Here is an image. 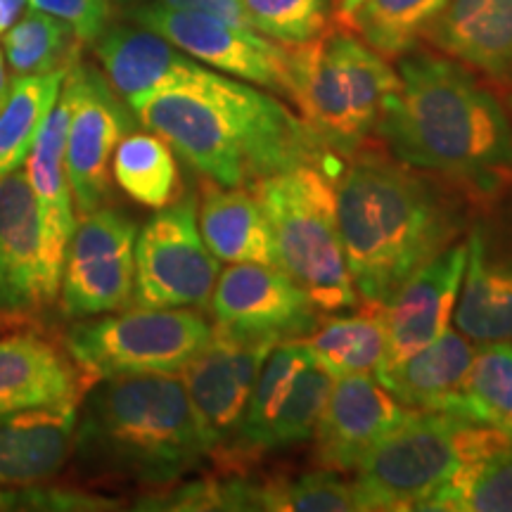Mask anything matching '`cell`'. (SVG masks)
I'll use <instances>...</instances> for the list:
<instances>
[{"label":"cell","instance_id":"cell-1","mask_svg":"<svg viewBox=\"0 0 512 512\" xmlns=\"http://www.w3.org/2000/svg\"><path fill=\"white\" fill-rule=\"evenodd\" d=\"M337 221L356 297L384 306L411 275L463 238L479 202L387 150H361L335 178Z\"/></svg>","mask_w":512,"mask_h":512},{"label":"cell","instance_id":"cell-2","mask_svg":"<svg viewBox=\"0 0 512 512\" xmlns=\"http://www.w3.org/2000/svg\"><path fill=\"white\" fill-rule=\"evenodd\" d=\"M399 91L375 138L413 169L456 183L482 204L512 188V119L463 62L430 50L401 55Z\"/></svg>","mask_w":512,"mask_h":512},{"label":"cell","instance_id":"cell-3","mask_svg":"<svg viewBox=\"0 0 512 512\" xmlns=\"http://www.w3.org/2000/svg\"><path fill=\"white\" fill-rule=\"evenodd\" d=\"M140 124L223 188H254L299 164L339 166L273 95L204 67L133 107Z\"/></svg>","mask_w":512,"mask_h":512},{"label":"cell","instance_id":"cell-4","mask_svg":"<svg viewBox=\"0 0 512 512\" xmlns=\"http://www.w3.org/2000/svg\"><path fill=\"white\" fill-rule=\"evenodd\" d=\"M74 453L88 475L143 486H171L209 460L178 373L95 382L76 422Z\"/></svg>","mask_w":512,"mask_h":512},{"label":"cell","instance_id":"cell-5","mask_svg":"<svg viewBox=\"0 0 512 512\" xmlns=\"http://www.w3.org/2000/svg\"><path fill=\"white\" fill-rule=\"evenodd\" d=\"M290 48V100L318 143L351 157L375 136L384 102L399 91V74L377 50L349 31H325Z\"/></svg>","mask_w":512,"mask_h":512},{"label":"cell","instance_id":"cell-6","mask_svg":"<svg viewBox=\"0 0 512 512\" xmlns=\"http://www.w3.org/2000/svg\"><path fill=\"white\" fill-rule=\"evenodd\" d=\"M339 171L342 166L299 164L249 188L271 228L275 266L318 311L330 313L358 304L337 221Z\"/></svg>","mask_w":512,"mask_h":512},{"label":"cell","instance_id":"cell-7","mask_svg":"<svg viewBox=\"0 0 512 512\" xmlns=\"http://www.w3.org/2000/svg\"><path fill=\"white\" fill-rule=\"evenodd\" d=\"M512 434L453 411H415L358 463L351 489L358 510H418L434 491Z\"/></svg>","mask_w":512,"mask_h":512},{"label":"cell","instance_id":"cell-8","mask_svg":"<svg viewBox=\"0 0 512 512\" xmlns=\"http://www.w3.org/2000/svg\"><path fill=\"white\" fill-rule=\"evenodd\" d=\"M214 325L192 309H140L74 325L67 351L93 382L181 373L207 347Z\"/></svg>","mask_w":512,"mask_h":512},{"label":"cell","instance_id":"cell-9","mask_svg":"<svg viewBox=\"0 0 512 512\" xmlns=\"http://www.w3.org/2000/svg\"><path fill=\"white\" fill-rule=\"evenodd\" d=\"M332 382L335 377L313 358L306 339L275 344L256 375L228 472L311 441Z\"/></svg>","mask_w":512,"mask_h":512},{"label":"cell","instance_id":"cell-10","mask_svg":"<svg viewBox=\"0 0 512 512\" xmlns=\"http://www.w3.org/2000/svg\"><path fill=\"white\" fill-rule=\"evenodd\" d=\"M221 275L197 223V197L166 204L138 230L133 306L204 309Z\"/></svg>","mask_w":512,"mask_h":512},{"label":"cell","instance_id":"cell-11","mask_svg":"<svg viewBox=\"0 0 512 512\" xmlns=\"http://www.w3.org/2000/svg\"><path fill=\"white\" fill-rule=\"evenodd\" d=\"M126 15L164 36L192 60L290 98V48L283 43L195 10L136 3L128 5Z\"/></svg>","mask_w":512,"mask_h":512},{"label":"cell","instance_id":"cell-12","mask_svg":"<svg viewBox=\"0 0 512 512\" xmlns=\"http://www.w3.org/2000/svg\"><path fill=\"white\" fill-rule=\"evenodd\" d=\"M136 221L124 211L100 207L81 216L64 256L60 297L72 318L114 313L133 304Z\"/></svg>","mask_w":512,"mask_h":512},{"label":"cell","instance_id":"cell-13","mask_svg":"<svg viewBox=\"0 0 512 512\" xmlns=\"http://www.w3.org/2000/svg\"><path fill=\"white\" fill-rule=\"evenodd\" d=\"M465 235L456 330L475 344L512 342V188L479 204Z\"/></svg>","mask_w":512,"mask_h":512},{"label":"cell","instance_id":"cell-14","mask_svg":"<svg viewBox=\"0 0 512 512\" xmlns=\"http://www.w3.org/2000/svg\"><path fill=\"white\" fill-rule=\"evenodd\" d=\"M64 83L72 91L64 166L72 185L76 214L100 209L110 197L112 157L121 138L133 131V110L119 98L107 76L74 62Z\"/></svg>","mask_w":512,"mask_h":512},{"label":"cell","instance_id":"cell-15","mask_svg":"<svg viewBox=\"0 0 512 512\" xmlns=\"http://www.w3.org/2000/svg\"><path fill=\"white\" fill-rule=\"evenodd\" d=\"M273 347L275 344L235 339L214 328L207 347L178 373L207 444L209 460L223 470H230L256 375Z\"/></svg>","mask_w":512,"mask_h":512},{"label":"cell","instance_id":"cell-16","mask_svg":"<svg viewBox=\"0 0 512 512\" xmlns=\"http://www.w3.org/2000/svg\"><path fill=\"white\" fill-rule=\"evenodd\" d=\"M214 328L245 342L280 344L309 337L320 323L316 304L278 266L230 264L209 299Z\"/></svg>","mask_w":512,"mask_h":512},{"label":"cell","instance_id":"cell-17","mask_svg":"<svg viewBox=\"0 0 512 512\" xmlns=\"http://www.w3.org/2000/svg\"><path fill=\"white\" fill-rule=\"evenodd\" d=\"M415 411L401 406L375 375L335 377L316 434L318 467L354 472L380 441Z\"/></svg>","mask_w":512,"mask_h":512},{"label":"cell","instance_id":"cell-18","mask_svg":"<svg viewBox=\"0 0 512 512\" xmlns=\"http://www.w3.org/2000/svg\"><path fill=\"white\" fill-rule=\"evenodd\" d=\"M465 261L467 247L458 240L418 268L382 306L387 347L377 370L396 366L448 328L463 283Z\"/></svg>","mask_w":512,"mask_h":512},{"label":"cell","instance_id":"cell-19","mask_svg":"<svg viewBox=\"0 0 512 512\" xmlns=\"http://www.w3.org/2000/svg\"><path fill=\"white\" fill-rule=\"evenodd\" d=\"M55 297L43 261L41 214L19 169L0 178V311H31Z\"/></svg>","mask_w":512,"mask_h":512},{"label":"cell","instance_id":"cell-20","mask_svg":"<svg viewBox=\"0 0 512 512\" xmlns=\"http://www.w3.org/2000/svg\"><path fill=\"white\" fill-rule=\"evenodd\" d=\"M69 117H72V91L62 81L60 98L50 110L46 124L38 133L34 150L24 162V174L29 178L38 204V214H41L46 273L50 287L57 294H60L64 256H67L69 240H72L76 223H79L72 185H69L67 166H64Z\"/></svg>","mask_w":512,"mask_h":512},{"label":"cell","instance_id":"cell-21","mask_svg":"<svg viewBox=\"0 0 512 512\" xmlns=\"http://www.w3.org/2000/svg\"><path fill=\"white\" fill-rule=\"evenodd\" d=\"M81 399L0 413V486L27 489L53 479L74 453Z\"/></svg>","mask_w":512,"mask_h":512},{"label":"cell","instance_id":"cell-22","mask_svg":"<svg viewBox=\"0 0 512 512\" xmlns=\"http://www.w3.org/2000/svg\"><path fill=\"white\" fill-rule=\"evenodd\" d=\"M93 46L107 81L131 110L152 93L190 79L204 69L164 36L136 22L110 24Z\"/></svg>","mask_w":512,"mask_h":512},{"label":"cell","instance_id":"cell-23","mask_svg":"<svg viewBox=\"0 0 512 512\" xmlns=\"http://www.w3.org/2000/svg\"><path fill=\"white\" fill-rule=\"evenodd\" d=\"M425 38L439 53L512 86V0H448Z\"/></svg>","mask_w":512,"mask_h":512},{"label":"cell","instance_id":"cell-24","mask_svg":"<svg viewBox=\"0 0 512 512\" xmlns=\"http://www.w3.org/2000/svg\"><path fill=\"white\" fill-rule=\"evenodd\" d=\"M93 380L74 358L36 335L0 339V413L81 399Z\"/></svg>","mask_w":512,"mask_h":512},{"label":"cell","instance_id":"cell-25","mask_svg":"<svg viewBox=\"0 0 512 512\" xmlns=\"http://www.w3.org/2000/svg\"><path fill=\"white\" fill-rule=\"evenodd\" d=\"M475 342L460 330L446 328L434 342L387 370L377 382L411 411H456L460 387L475 358Z\"/></svg>","mask_w":512,"mask_h":512},{"label":"cell","instance_id":"cell-26","mask_svg":"<svg viewBox=\"0 0 512 512\" xmlns=\"http://www.w3.org/2000/svg\"><path fill=\"white\" fill-rule=\"evenodd\" d=\"M197 223L209 252L219 261L275 266L271 228L249 188H223L204 178Z\"/></svg>","mask_w":512,"mask_h":512},{"label":"cell","instance_id":"cell-27","mask_svg":"<svg viewBox=\"0 0 512 512\" xmlns=\"http://www.w3.org/2000/svg\"><path fill=\"white\" fill-rule=\"evenodd\" d=\"M67 72L12 76L8 98L0 102V178L24 169L38 133L60 98Z\"/></svg>","mask_w":512,"mask_h":512},{"label":"cell","instance_id":"cell-28","mask_svg":"<svg viewBox=\"0 0 512 512\" xmlns=\"http://www.w3.org/2000/svg\"><path fill=\"white\" fill-rule=\"evenodd\" d=\"M304 339L313 358L332 377L375 375L387 347L382 306H363L354 316L320 320Z\"/></svg>","mask_w":512,"mask_h":512},{"label":"cell","instance_id":"cell-29","mask_svg":"<svg viewBox=\"0 0 512 512\" xmlns=\"http://www.w3.org/2000/svg\"><path fill=\"white\" fill-rule=\"evenodd\" d=\"M114 181L131 200L150 209L174 202L178 164L169 143L157 133H128L112 157Z\"/></svg>","mask_w":512,"mask_h":512},{"label":"cell","instance_id":"cell-30","mask_svg":"<svg viewBox=\"0 0 512 512\" xmlns=\"http://www.w3.org/2000/svg\"><path fill=\"white\" fill-rule=\"evenodd\" d=\"M448 0H363L349 17L356 34L382 57L411 53Z\"/></svg>","mask_w":512,"mask_h":512},{"label":"cell","instance_id":"cell-31","mask_svg":"<svg viewBox=\"0 0 512 512\" xmlns=\"http://www.w3.org/2000/svg\"><path fill=\"white\" fill-rule=\"evenodd\" d=\"M79 38L72 27L48 12L29 8L3 36L5 60L12 76L50 74L69 69L79 53Z\"/></svg>","mask_w":512,"mask_h":512},{"label":"cell","instance_id":"cell-32","mask_svg":"<svg viewBox=\"0 0 512 512\" xmlns=\"http://www.w3.org/2000/svg\"><path fill=\"white\" fill-rule=\"evenodd\" d=\"M453 413L512 434V342H486L475 351Z\"/></svg>","mask_w":512,"mask_h":512},{"label":"cell","instance_id":"cell-33","mask_svg":"<svg viewBox=\"0 0 512 512\" xmlns=\"http://www.w3.org/2000/svg\"><path fill=\"white\" fill-rule=\"evenodd\" d=\"M418 510L512 512V441L434 491Z\"/></svg>","mask_w":512,"mask_h":512},{"label":"cell","instance_id":"cell-34","mask_svg":"<svg viewBox=\"0 0 512 512\" xmlns=\"http://www.w3.org/2000/svg\"><path fill=\"white\" fill-rule=\"evenodd\" d=\"M256 34L283 46H302L328 31L332 0H242Z\"/></svg>","mask_w":512,"mask_h":512},{"label":"cell","instance_id":"cell-35","mask_svg":"<svg viewBox=\"0 0 512 512\" xmlns=\"http://www.w3.org/2000/svg\"><path fill=\"white\" fill-rule=\"evenodd\" d=\"M268 510L273 512H354L358 510L351 482L342 472L318 470L292 479L268 477Z\"/></svg>","mask_w":512,"mask_h":512},{"label":"cell","instance_id":"cell-36","mask_svg":"<svg viewBox=\"0 0 512 512\" xmlns=\"http://www.w3.org/2000/svg\"><path fill=\"white\" fill-rule=\"evenodd\" d=\"M29 8L48 12L72 27L81 43L98 41L112 22V0H29Z\"/></svg>","mask_w":512,"mask_h":512},{"label":"cell","instance_id":"cell-37","mask_svg":"<svg viewBox=\"0 0 512 512\" xmlns=\"http://www.w3.org/2000/svg\"><path fill=\"white\" fill-rule=\"evenodd\" d=\"M27 494H0L3 508H41V510H110L117 508V501H107L100 496L79 494V491H38L27 486Z\"/></svg>","mask_w":512,"mask_h":512},{"label":"cell","instance_id":"cell-38","mask_svg":"<svg viewBox=\"0 0 512 512\" xmlns=\"http://www.w3.org/2000/svg\"><path fill=\"white\" fill-rule=\"evenodd\" d=\"M140 3H155V5H164V8L204 12V15L226 19V22L235 24V27L252 29V24H249L247 19V12L242 8V0H140Z\"/></svg>","mask_w":512,"mask_h":512},{"label":"cell","instance_id":"cell-39","mask_svg":"<svg viewBox=\"0 0 512 512\" xmlns=\"http://www.w3.org/2000/svg\"><path fill=\"white\" fill-rule=\"evenodd\" d=\"M27 3H29V0H0V15H3L5 29H10L12 24H15L19 17H22L24 5H27Z\"/></svg>","mask_w":512,"mask_h":512},{"label":"cell","instance_id":"cell-40","mask_svg":"<svg viewBox=\"0 0 512 512\" xmlns=\"http://www.w3.org/2000/svg\"><path fill=\"white\" fill-rule=\"evenodd\" d=\"M10 83H12V76L8 74V67H5V57H3V53H0V102L8 98Z\"/></svg>","mask_w":512,"mask_h":512},{"label":"cell","instance_id":"cell-41","mask_svg":"<svg viewBox=\"0 0 512 512\" xmlns=\"http://www.w3.org/2000/svg\"><path fill=\"white\" fill-rule=\"evenodd\" d=\"M361 3H363V0H337V12H339V17L349 19L351 15H354V10H356Z\"/></svg>","mask_w":512,"mask_h":512},{"label":"cell","instance_id":"cell-42","mask_svg":"<svg viewBox=\"0 0 512 512\" xmlns=\"http://www.w3.org/2000/svg\"><path fill=\"white\" fill-rule=\"evenodd\" d=\"M112 3H119V5H124V8H128V5H136V3H140V0H112Z\"/></svg>","mask_w":512,"mask_h":512},{"label":"cell","instance_id":"cell-43","mask_svg":"<svg viewBox=\"0 0 512 512\" xmlns=\"http://www.w3.org/2000/svg\"><path fill=\"white\" fill-rule=\"evenodd\" d=\"M5 31H8V29H5V22H3V15H0V36H3V34H5Z\"/></svg>","mask_w":512,"mask_h":512}]
</instances>
